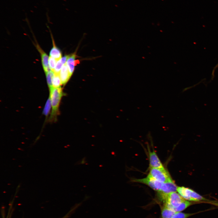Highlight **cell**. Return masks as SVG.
Listing matches in <instances>:
<instances>
[{
	"label": "cell",
	"mask_w": 218,
	"mask_h": 218,
	"mask_svg": "<svg viewBox=\"0 0 218 218\" xmlns=\"http://www.w3.org/2000/svg\"><path fill=\"white\" fill-rule=\"evenodd\" d=\"M50 97L52 108L50 120H53L58 113V108L61 98L63 95L61 87H53L49 90Z\"/></svg>",
	"instance_id": "1"
},
{
	"label": "cell",
	"mask_w": 218,
	"mask_h": 218,
	"mask_svg": "<svg viewBox=\"0 0 218 218\" xmlns=\"http://www.w3.org/2000/svg\"><path fill=\"white\" fill-rule=\"evenodd\" d=\"M160 200L163 202L164 205L173 211L185 200L175 192L168 194Z\"/></svg>",
	"instance_id": "2"
},
{
	"label": "cell",
	"mask_w": 218,
	"mask_h": 218,
	"mask_svg": "<svg viewBox=\"0 0 218 218\" xmlns=\"http://www.w3.org/2000/svg\"><path fill=\"white\" fill-rule=\"evenodd\" d=\"M148 174L155 179L164 183L172 179L169 173L165 169L150 168Z\"/></svg>",
	"instance_id": "3"
},
{
	"label": "cell",
	"mask_w": 218,
	"mask_h": 218,
	"mask_svg": "<svg viewBox=\"0 0 218 218\" xmlns=\"http://www.w3.org/2000/svg\"><path fill=\"white\" fill-rule=\"evenodd\" d=\"M133 181L146 184L158 192L160 191L164 183L155 179L149 174L146 177L141 179H134Z\"/></svg>",
	"instance_id": "4"
},
{
	"label": "cell",
	"mask_w": 218,
	"mask_h": 218,
	"mask_svg": "<svg viewBox=\"0 0 218 218\" xmlns=\"http://www.w3.org/2000/svg\"><path fill=\"white\" fill-rule=\"evenodd\" d=\"M178 187L172 179L163 183L160 191L158 192V195L161 199L168 194L177 191Z\"/></svg>",
	"instance_id": "5"
},
{
	"label": "cell",
	"mask_w": 218,
	"mask_h": 218,
	"mask_svg": "<svg viewBox=\"0 0 218 218\" xmlns=\"http://www.w3.org/2000/svg\"><path fill=\"white\" fill-rule=\"evenodd\" d=\"M149 155L150 168L165 169L154 151L151 152L149 150Z\"/></svg>",
	"instance_id": "6"
},
{
	"label": "cell",
	"mask_w": 218,
	"mask_h": 218,
	"mask_svg": "<svg viewBox=\"0 0 218 218\" xmlns=\"http://www.w3.org/2000/svg\"><path fill=\"white\" fill-rule=\"evenodd\" d=\"M36 46L38 50L40 53L41 57V63L45 73L51 71L48 65L49 58L48 55L43 51L37 43Z\"/></svg>",
	"instance_id": "7"
},
{
	"label": "cell",
	"mask_w": 218,
	"mask_h": 218,
	"mask_svg": "<svg viewBox=\"0 0 218 218\" xmlns=\"http://www.w3.org/2000/svg\"><path fill=\"white\" fill-rule=\"evenodd\" d=\"M59 75L62 84L65 85L71 77L66 63L62 66L59 73Z\"/></svg>",
	"instance_id": "8"
},
{
	"label": "cell",
	"mask_w": 218,
	"mask_h": 218,
	"mask_svg": "<svg viewBox=\"0 0 218 218\" xmlns=\"http://www.w3.org/2000/svg\"><path fill=\"white\" fill-rule=\"evenodd\" d=\"M53 47L50 52V56L55 59L57 61L60 60L62 57V54L60 49L56 46L52 35H51Z\"/></svg>",
	"instance_id": "9"
},
{
	"label": "cell",
	"mask_w": 218,
	"mask_h": 218,
	"mask_svg": "<svg viewBox=\"0 0 218 218\" xmlns=\"http://www.w3.org/2000/svg\"><path fill=\"white\" fill-rule=\"evenodd\" d=\"M176 213L164 205L161 209V218H171Z\"/></svg>",
	"instance_id": "10"
},
{
	"label": "cell",
	"mask_w": 218,
	"mask_h": 218,
	"mask_svg": "<svg viewBox=\"0 0 218 218\" xmlns=\"http://www.w3.org/2000/svg\"><path fill=\"white\" fill-rule=\"evenodd\" d=\"M52 83L53 87L54 88H56L61 87V85L62 84L59 74L54 73L52 78Z\"/></svg>",
	"instance_id": "11"
},
{
	"label": "cell",
	"mask_w": 218,
	"mask_h": 218,
	"mask_svg": "<svg viewBox=\"0 0 218 218\" xmlns=\"http://www.w3.org/2000/svg\"><path fill=\"white\" fill-rule=\"evenodd\" d=\"M192 204L191 202L185 200L173 210L175 212H180Z\"/></svg>",
	"instance_id": "12"
},
{
	"label": "cell",
	"mask_w": 218,
	"mask_h": 218,
	"mask_svg": "<svg viewBox=\"0 0 218 218\" xmlns=\"http://www.w3.org/2000/svg\"><path fill=\"white\" fill-rule=\"evenodd\" d=\"M46 77V80L48 85L50 89L52 88V78L53 76L54 72L51 70L45 73Z\"/></svg>",
	"instance_id": "13"
},
{
	"label": "cell",
	"mask_w": 218,
	"mask_h": 218,
	"mask_svg": "<svg viewBox=\"0 0 218 218\" xmlns=\"http://www.w3.org/2000/svg\"><path fill=\"white\" fill-rule=\"evenodd\" d=\"M51 99L50 97H49L48 99L47 100L45 106L43 111V114L45 115L47 117L48 115L51 110Z\"/></svg>",
	"instance_id": "14"
},
{
	"label": "cell",
	"mask_w": 218,
	"mask_h": 218,
	"mask_svg": "<svg viewBox=\"0 0 218 218\" xmlns=\"http://www.w3.org/2000/svg\"><path fill=\"white\" fill-rule=\"evenodd\" d=\"M194 214L176 212L171 218H187Z\"/></svg>",
	"instance_id": "15"
},
{
	"label": "cell",
	"mask_w": 218,
	"mask_h": 218,
	"mask_svg": "<svg viewBox=\"0 0 218 218\" xmlns=\"http://www.w3.org/2000/svg\"><path fill=\"white\" fill-rule=\"evenodd\" d=\"M57 61L54 58L49 57L48 60V65L50 70L54 72Z\"/></svg>",
	"instance_id": "16"
},
{
	"label": "cell",
	"mask_w": 218,
	"mask_h": 218,
	"mask_svg": "<svg viewBox=\"0 0 218 218\" xmlns=\"http://www.w3.org/2000/svg\"><path fill=\"white\" fill-rule=\"evenodd\" d=\"M64 64L61 62L60 60L57 62L54 72L56 74H59L60 71Z\"/></svg>",
	"instance_id": "17"
},
{
	"label": "cell",
	"mask_w": 218,
	"mask_h": 218,
	"mask_svg": "<svg viewBox=\"0 0 218 218\" xmlns=\"http://www.w3.org/2000/svg\"><path fill=\"white\" fill-rule=\"evenodd\" d=\"M70 55H66L61 58L60 60L61 62L64 65L66 63Z\"/></svg>",
	"instance_id": "18"
},
{
	"label": "cell",
	"mask_w": 218,
	"mask_h": 218,
	"mask_svg": "<svg viewBox=\"0 0 218 218\" xmlns=\"http://www.w3.org/2000/svg\"><path fill=\"white\" fill-rule=\"evenodd\" d=\"M218 68V63L217 64H216V65L215 66V67L213 69V72H215V70Z\"/></svg>",
	"instance_id": "19"
},
{
	"label": "cell",
	"mask_w": 218,
	"mask_h": 218,
	"mask_svg": "<svg viewBox=\"0 0 218 218\" xmlns=\"http://www.w3.org/2000/svg\"><path fill=\"white\" fill-rule=\"evenodd\" d=\"M65 218V217H64V218Z\"/></svg>",
	"instance_id": "20"
}]
</instances>
